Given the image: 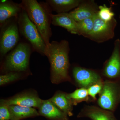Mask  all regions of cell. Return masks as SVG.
Listing matches in <instances>:
<instances>
[{"label":"cell","mask_w":120,"mask_h":120,"mask_svg":"<svg viewBox=\"0 0 120 120\" xmlns=\"http://www.w3.org/2000/svg\"><path fill=\"white\" fill-rule=\"evenodd\" d=\"M82 1L80 0H48L46 1L53 11L58 13H65L78 7Z\"/></svg>","instance_id":"obj_18"},{"label":"cell","mask_w":120,"mask_h":120,"mask_svg":"<svg viewBox=\"0 0 120 120\" xmlns=\"http://www.w3.org/2000/svg\"><path fill=\"white\" fill-rule=\"evenodd\" d=\"M43 100L33 93H24L15 95L7 99H2L0 102L7 105L21 106L25 107L38 108Z\"/></svg>","instance_id":"obj_10"},{"label":"cell","mask_w":120,"mask_h":120,"mask_svg":"<svg viewBox=\"0 0 120 120\" xmlns=\"http://www.w3.org/2000/svg\"><path fill=\"white\" fill-rule=\"evenodd\" d=\"M103 81L93 84L87 88L89 96L93 101L96 100L97 94H99L101 91L103 87Z\"/></svg>","instance_id":"obj_23"},{"label":"cell","mask_w":120,"mask_h":120,"mask_svg":"<svg viewBox=\"0 0 120 120\" xmlns=\"http://www.w3.org/2000/svg\"><path fill=\"white\" fill-rule=\"evenodd\" d=\"M77 117H86L92 120H117L113 112L95 106H85L78 114Z\"/></svg>","instance_id":"obj_11"},{"label":"cell","mask_w":120,"mask_h":120,"mask_svg":"<svg viewBox=\"0 0 120 120\" xmlns=\"http://www.w3.org/2000/svg\"><path fill=\"white\" fill-rule=\"evenodd\" d=\"M20 77V74L19 72H10L5 75H1L0 76V85L3 86L14 82L19 79Z\"/></svg>","instance_id":"obj_22"},{"label":"cell","mask_w":120,"mask_h":120,"mask_svg":"<svg viewBox=\"0 0 120 120\" xmlns=\"http://www.w3.org/2000/svg\"><path fill=\"white\" fill-rule=\"evenodd\" d=\"M17 22L20 32L31 44L34 49L46 56L47 45L36 26L23 9L19 15Z\"/></svg>","instance_id":"obj_3"},{"label":"cell","mask_w":120,"mask_h":120,"mask_svg":"<svg viewBox=\"0 0 120 120\" xmlns=\"http://www.w3.org/2000/svg\"><path fill=\"white\" fill-rule=\"evenodd\" d=\"M102 74L104 77L111 80L120 78V41L116 39L111 56L105 63Z\"/></svg>","instance_id":"obj_7"},{"label":"cell","mask_w":120,"mask_h":120,"mask_svg":"<svg viewBox=\"0 0 120 120\" xmlns=\"http://www.w3.org/2000/svg\"><path fill=\"white\" fill-rule=\"evenodd\" d=\"M51 17L52 24L54 26L63 27L71 34L79 35L77 22L69 13L52 14Z\"/></svg>","instance_id":"obj_13"},{"label":"cell","mask_w":120,"mask_h":120,"mask_svg":"<svg viewBox=\"0 0 120 120\" xmlns=\"http://www.w3.org/2000/svg\"><path fill=\"white\" fill-rule=\"evenodd\" d=\"M98 7L94 1H82L78 7L69 13L77 22L94 16L98 13Z\"/></svg>","instance_id":"obj_12"},{"label":"cell","mask_w":120,"mask_h":120,"mask_svg":"<svg viewBox=\"0 0 120 120\" xmlns=\"http://www.w3.org/2000/svg\"><path fill=\"white\" fill-rule=\"evenodd\" d=\"M39 113L52 120H68V116L61 111L49 99L43 100L38 108Z\"/></svg>","instance_id":"obj_14"},{"label":"cell","mask_w":120,"mask_h":120,"mask_svg":"<svg viewBox=\"0 0 120 120\" xmlns=\"http://www.w3.org/2000/svg\"><path fill=\"white\" fill-rule=\"evenodd\" d=\"M117 24L115 18L110 22H105L99 17L97 13L94 15L93 29L86 38L98 43L112 39L114 37V30Z\"/></svg>","instance_id":"obj_6"},{"label":"cell","mask_w":120,"mask_h":120,"mask_svg":"<svg viewBox=\"0 0 120 120\" xmlns=\"http://www.w3.org/2000/svg\"><path fill=\"white\" fill-rule=\"evenodd\" d=\"M19 28L17 23H10L5 27L1 34L0 41V52L5 55L12 49L19 40Z\"/></svg>","instance_id":"obj_8"},{"label":"cell","mask_w":120,"mask_h":120,"mask_svg":"<svg viewBox=\"0 0 120 120\" xmlns=\"http://www.w3.org/2000/svg\"><path fill=\"white\" fill-rule=\"evenodd\" d=\"M31 53L30 45L27 43H19L7 56L4 68L10 72L25 71L28 68Z\"/></svg>","instance_id":"obj_4"},{"label":"cell","mask_w":120,"mask_h":120,"mask_svg":"<svg viewBox=\"0 0 120 120\" xmlns=\"http://www.w3.org/2000/svg\"><path fill=\"white\" fill-rule=\"evenodd\" d=\"M67 94L58 91L49 100L61 111L66 114L69 116H71L73 115L72 111L73 105L68 97Z\"/></svg>","instance_id":"obj_16"},{"label":"cell","mask_w":120,"mask_h":120,"mask_svg":"<svg viewBox=\"0 0 120 120\" xmlns=\"http://www.w3.org/2000/svg\"><path fill=\"white\" fill-rule=\"evenodd\" d=\"M94 15L80 22H77L79 35H82L86 38L90 33L94 27Z\"/></svg>","instance_id":"obj_20"},{"label":"cell","mask_w":120,"mask_h":120,"mask_svg":"<svg viewBox=\"0 0 120 120\" xmlns=\"http://www.w3.org/2000/svg\"></svg>","instance_id":"obj_26"},{"label":"cell","mask_w":120,"mask_h":120,"mask_svg":"<svg viewBox=\"0 0 120 120\" xmlns=\"http://www.w3.org/2000/svg\"><path fill=\"white\" fill-rule=\"evenodd\" d=\"M20 4L36 26L47 47L52 35L50 27L52 14L45 5L36 0H23Z\"/></svg>","instance_id":"obj_2"},{"label":"cell","mask_w":120,"mask_h":120,"mask_svg":"<svg viewBox=\"0 0 120 120\" xmlns=\"http://www.w3.org/2000/svg\"><path fill=\"white\" fill-rule=\"evenodd\" d=\"M72 72L75 82L80 88L87 89L93 84L103 81L100 74L91 69L75 67Z\"/></svg>","instance_id":"obj_9"},{"label":"cell","mask_w":120,"mask_h":120,"mask_svg":"<svg viewBox=\"0 0 120 120\" xmlns=\"http://www.w3.org/2000/svg\"><path fill=\"white\" fill-rule=\"evenodd\" d=\"M0 106V120H11V114L9 109V106L1 102Z\"/></svg>","instance_id":"obj_24"},{"label":"cell","mask_w":120,"mask_h":120,"mask_svg":"<svg viewBox=\"0 0 120 120\" xmlns=\"http://www.w3.org/2000/svg\"></svg>","instance_id":"obj_25"},{"label":"cell","mask_w":120,"mask_h":120,"mask_svg":"<svg viewBox=\"0 0 120 120\" xmlns=\"http://www.w3.org/2000/svg\"><path fill=\"white\" fill-rule=\"evenodd\" d=\"M68 97L73 105H76L83 101H90L87 88H80L70 94H67Z\"/></svg>","instance_id":"obj_19"},{"label":"cell","mask_w":120,"mask_h":120,"mask_svg":"<svg viewBox=\"0 0 120 120\" xmlns=\"http://www.w3.org/2000/svg\"><path fill=\"white\" fill-rule=\"evenodd\" d=\"M120 103V83L117 81L106 79L98 100L99 107L113 112Z\"/></svg>","instance_id":"obj_5"},{"label":"cell","mask_w":120,"mask_h":120,"mask_svg":"<svg viewBox=\"0 0 120 120\" xmlns=\"http://www.w3.org/2000/svg\"><path fill=\"white\" fill-rule=\"evenodd\" d=\"M98 14L101 19L105 22L111 21L114 18L115 15L112 8H109L105 4L99 6Z\"/></svg>","instance_id":"obj_21"},{"label":"cell","mask_w":120,"mask_h":120,"mask_svg":"<svg viewBox=\"0 0 120 120\" xmlns=\"http://www.w3.org/2000/svg\"><path fill=\"white\" fill-rule=\"evenodd\" d=\"M21 4H18L8 1L0 2V22L5 23L7 20L12 17H16L22 11Z\"/></svg>","instance_id":"obj_15"},{"label":"cell","mask_w":120,"mask_h":120,"mask_svg":"<svg viewBox=\"0 0 120 120\" xmlns=\"http://www.w3.org/2000/svg\"><path fill=\"white\" fill-rule=\"evenodd\" d=\"M9 109L12 120H19L39 115V112L33 107L12 105L9 106Z\"/></svg>","instance_id":"obj_17"},{"label":"cell","mask_w":120,"mask_h":120,"mask_svg":"<svg viewBox=\"0 0 120 120\" xmlns=\"http://www.w3.org/2000/svg\"><path fill=\"white\" fill-rule=\"evenodd\" d=\"M68 42L62 40L53 41L47 47L46 56L51 67V79L52 83L58 84L71 79L69 74V68Z\"/></svg>","instance_id":"obj_1"}]
</instances>
